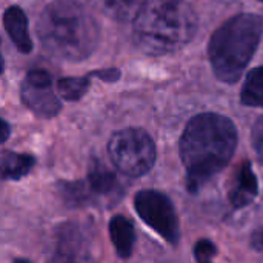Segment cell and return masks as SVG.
I'll return each instance as SVG.
<instances>
[{
  "label": "cell",
  "mask_w": 263,
  "mask_h": 263,
  "mask_svg": "<svg viewBox=\"0 0 263 263\" xmlns=\"http://www.w3.org/2000/svg\"><path fill=\"white\" fill-rule=\"evenodd\" d=\"M89 88V77H65L57 82V89L65 100L82 99Z\"/></svg>",
  "instance_id": "9a60e30c"
},
{
  "label": "cell",
  "mask_w": 263,
  "mask_h": 263,
  "mask_svg": "<svg viewBox=\"0 0 263 263\" xmlns=\"http://www.w3.org/2000/svg\"><path fill=\"white\" fill-rule=\"evenodd\" d=\"M37 34L49 54L80 62L96 51L100 29L92 14L79 2L54 0L40 12Z\"/></svg>",
  "instance_id": "7a4b0ae2"
},
{
  "label": "cell",
  "mask_w": 263,
  "mask_h": 263,
  "mask_svg": "<svg viewBox=\"0 0 263 263\" xmlns=\"http://www.w3.org/2000/svg\"><path fill=\"white\" fill-rule=\"evenodd\" d=\"M197 23L194 8L185 0H149L134 17L133 39L145 54H171L191 42Z\"/></svg>",
  "instance_id": "3957f363"
},
{
  "label": "cell",
  "mask_w": 263,
  "mask_h": 263,
  "mask_svg": "<svg viewBox=\"0 0 263 263\" xmlns=\"http://www.w3.org/2000/svg\"><path fill=\"white\" fill-rule=\"evenodd\" d=\"M236 146V126L225 116L206 112L191 119L180 140V156L190 188L196 190L197 185L219 173L231 160Z\"/></svg>",
  "instance_id": "6da1fadb"
},
{
  "label": "cell",
  "mask_w": 263,
  "mask_h": 263,
  "mask_svg": "<svg viewBox=\"0 0 263 263\" xmlns=\"http://www.w3.org/2000/svg\"><path fill=\"white\" fill-rule=\"evenodd\" d=\"M35 165L31 154L3 151L0 153V177L5 180H18L25 177Z\"/></svg>",
  "instance_id": "4fadbf2b"
},
{
  "label": "cell",
  "mask_w": 263,
  "mask_h": 263,
  "mask_svg": "<svg viewBox=\"0 0 263 263\" xmlns=\"http://www.w3.org/2000/svg\"><path fill=\"white\" fill-rule=\"evenodd\" d=\"M94 76H97V77H100V79H103V80H117L119 79V76H120V71L119 69H116V68H109V69H105V71H96V72H92Z\"/></svg>",
  "instance_id": "ac0fdd59"
},
{
  "label": "cell",
  "mask_w": 263,
  "mask_h": 263,
  "mask_svg": "<svg viewBox=\"0 0 263 263\" xmlns=\"http://www.w3.org/2000/svg\"><path fill=\"white\" fill-rule=\"evenodd\" d=\"M260 2H263V0H260Z\"/></svg>",
  "instance_id": "7402d4cb"
},
{
  "label": "cell",
  "mask_w": 263,
  "mask_h": 263,
  "mask_svg": "<svg viewBox=\"0 0 263 263\" xmlns=\"http://www.w3.org/2000/svg\"><path fill=\"white\" fill-rule=\"evenodd\" d=\"M108 153L116 168L129 176L146 174L156 162V145L151 136L140 128H125L112 134Z\"/></svg>",
  "instance_id": "5b68a950"
},
{
  "label": "cell",
  "mask_w": 263,
  "mask_h": 263,
  "mask_svg": "<svg viewBox=\"0 0 263 263\" xmlns=\"http://www.w3.org/2000/svg\"><path fill=\"white\" fill-rule=\"evenodd\" d=\"M111 242L122 259H128L133 254L136 243V231L133 223L123 216H114L109 222Z\"/></svg>",
  "instance_id": "30bf717a"
},
{
  "label": "cell",
  "mask_w": 263,
  "mask_h": 263,
  "mask_svg": "<svg viewBox=\"0 0 263 263\" xmlns=\"http://www.w3.org/2000/svg\"><path fill=\"white\" fill-rule=\"evenodd\" d=\"M134 208L139 217L166 242L176 245L180 237L179 220L171 200L154 190L139 191L134 197Z\"/></svg>",
  "instance_id": "8992f818"
},
{
  "label": "cell",
  "mask_w": 263,
  "mask_h": 263,
  "mask_svg": "<svg viewBox=\"0 0 263 263\" xmlns=\"http://www.w3.org/2000/svg\"><path fill=\"white\" fill-rule=\"evenodd\" d=\"M263 32V20L254 14H239L225 22L211 37L208 54L219 80L234 83L248 66Z\"/></svg>",
  "instance_id": "277c9868"
},
{
  "label": "cell",
  "mask_w": 263,
  "mask_h": 263,
  "mask_svg": "<svg viewBox=\"0 0 263 263\" xmlns=\"http://www.w3.org/2000/svg\"><path fill=\"white\" fill-rule=\"evenodd\" d=\"M257 179L250 166L248 162H245L243 165L239 166L231 190H230V200L233 203L234 208H243L247 205H250L256 196H257Z\"/></svg>",
  "instance_id": "9c48e42d"
},
{
  "label": "cell",
  "mask_w": 263,
  "mask_h": 263,
  "mask_svg": "<svg viewBox=\"0 0 263 263\" xmlns=\"http://www.w3.org/2000/svg\"><path fill=\"white\" fill-rule=\"evenodd\" d=\"M251 140H253V148L256 151V156H257L259 162L263 165V117L259 119L256 122V125L253 126Z\"/></svg>",
  "instance_id": "e0dca14e"
},
{
  "label": "cell",
  "mask_w": 263,
  "mask_h": 263,
  "mask_svg": "<svg viewBox=\"0 0 263 263\" xmlns=\"http://www.w3.org/2000/svg\"><path fill=\"white\" fill-rule=\"evenodd\" d=\"M3 66H5V62H3V55H2V52H0V74L3 72Z\"/></svg>",
  "instance_id": "44dd1931"
},
{
  "label": "cell",
  "mask_w": 263,
  "mask_h": 263,
  "mask_svg": "<svg viewBox=\"0 0 263 263\" xmlns=\"http://www.w3.org/2000/svg\"><path fill=\"white\" fill-rule=\"evenodd\" d=\"M52 80L48 71L29 69L22 85V102L40 117H54L62 109V103L51 86Z\"/></svg>",
  "instance_id": "52a82bcc"
},
{
  "label": "cell",
  "mask_w": 263,
  "mask_h": 263,
  "mask_svg": "<svg viewBox=\"0 0 263 263\" xmlns=\"http://www.w3.org/2000/svg\"><path fill=\"white\" fill-rule=\"evenodd\" d=\"M240 99L243 105L263 106V66H257L248 72Z\"/></svg>",
  "instance_id": "5bb4252c"
},
{
  "label": "cell",
  "mask_w": 263,
  "mask_h": 263,
  "mask_svg": "<svg viewBox=\"0 0 263 263\" xmlns=\"http://www.w3.org/2000/svg\"><path fill=\"white\" fill-rule=\"evenodd\" d=\"M253 245L256 247V250L262 251L263 253V230L257 231L254 236H253Z\"/></svg>",
  "instance_id": "ffe728a7"
},
{
  "label": "cell",
  "mask_w": 263,
  "mask_h": 263,
  "mask_svg": "<svg viewBox=\"0 0 263 263\" xmlns=\"http://www.w3.org/2000/svg\"><path fill=\"white\" fill-rule=\"evenodd\" d=\"M217 254V248L211 240H200L194 248V256L199 262H210Z\"/></svg>",
  "instance_id": "2e32d148"
},
{
  "label": "cell",
  "mask_w": 263,
  "mask_h": 263,
  "mask_svg": "<svg viewBox=\"0 0 263 263\" xmlns=\"http://www.w3.org/2000/svg\"><path fill=\"white\" fill-rule=\"evenodd\" d=\"M83 183L89 196L105 197V196H111L117 190L116 174L111 170H108L102 162H96L91 165L86 182Z\"/></svg>",
  "instance_id": "7c38bea8"
},
{
  "label": "cell",
  "mask_w": 263,
  "mask_h": 263,
  "mask_svg": "<svg viewBox=\"0 0 263 263\" xmlns=\"http://www.w3.org/2000/svg\"><path fill=\"white\" fill-rule=\"evenodd\" d=\"M94 9L102 12L103 15L119 20L129 22L134 20L140 8L146 0H86Z\"/></svg>",
  "instance_id": "8fae6325"
},
{
  "label": "cell",
  "mask_w": 263,
  "mask_h": 263,
  "mask_svg": "<svg viewBox=\"0 0 263 263\" xmlns=\"http://www.w3.org/2000/svg\"><path fill=\"white\" fill-rule=\"evenodd\" d=\"M3 26L9 35V39L14 42L15 48L28 54L32 49V40L28 31V17L18 6H9L3 14Z\"/></svg>",
  "instance_id": "ba28073f"
},
{
  "label": "cell",
  "mask_w": 263,
  "mask_h": 263,
  "mask_svg": "<svg viewBox=\"0 0 263 263\" xmlns=\"http://www.w3.org/2000/svg\"><path fill=\"white\" fill-rule=\"evenodd\" d=\"M9 134H11V128H9V125L0 117V143H3V142H6L8 140V137H9Z\"/></svg>",
  "instance_id": "d6986e66"
}]
</instances>
